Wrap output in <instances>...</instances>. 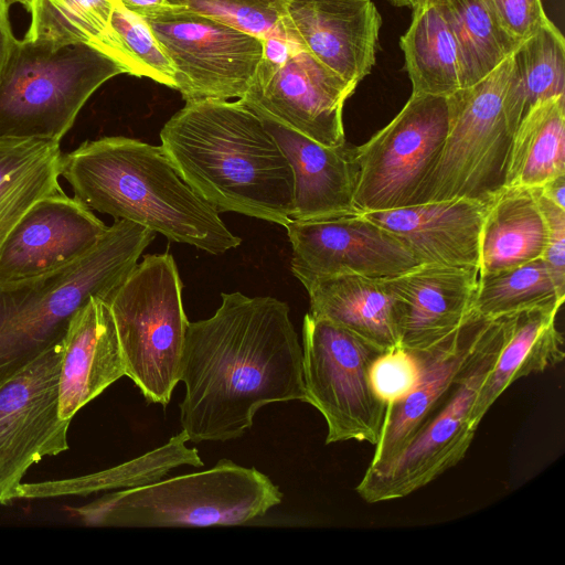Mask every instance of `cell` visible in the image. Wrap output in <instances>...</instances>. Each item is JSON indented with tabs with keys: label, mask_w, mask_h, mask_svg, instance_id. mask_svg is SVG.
Returning <instances> with one entry per match:
<instances>
[{
	"label": "cell",
	"mask_w": 565,
	"mask_h": 565,
	"mask_svg": "<svg viewBox=\"0 0 565 565\" xmlns=\"http://www.w3.org/2000/svg\"><path fill=\"white\" fill-rule=\"evenodd\" d=\"M221 296L212 317L189 322L181 358L180 423L193 443L236 439L263 406L306 398L288 305L270 296Z\"/></svg>",
	"instance_id": "obj_1"
},
{
	"label": "cell",
	"mask_w": 565,
	"mask_h": 565,
	"mask_svg": "<svg viewBox=\"0 0 565 565\" xmlns=\"http://www.w3.org/2000/svg\"><path fill=\"white\" fill-rule=\"evenodd\" d=\"M183 180L217 213L236 212L285 226L292 171L258 115L244 102H185L160 131Z\"/></svg>",
	"instance_id": "obj_2"
},
{
	"label": "cell",
	"mask_w": 565,
	"mask_h": 565,
	"mask_svg": "<svg viewBox=\"0 0 565 565\" xmlns=\"http://www.w3.org/2000/svg\"><path fill=\"white\" fill-rule=\"evenodd\" d=\"M61 177L89 210L170 241L214 255L242 243L183 180L161 146L122 136L87 140L62 157Z\"/></svg>",
	"instance_id": "obj_3"
},
{
	"label": "cell",
	"mask_w": 565,
	"mask_h": 565,
	"mask_svg": "<svg viewBox=\"0 0 565 565\" xmlns=\"http://www.w3.org/2000/svg\"><path fill=\"white\" fill-rule=\"evenodd\" d=\"M156 233L115 220L81 257L41 275L0 284V386L62 340L92 298L107 300L138 263Z\"/></svg>",
	"instance_id": "obj_4"
},
{
	"label": "cell",
	"mask_w": 565,
	"mask_h": 565,
	"mask_svg": "<svg viewBox=\"0 0 565 565\" xmlns=\"http://www.w3.org/2000/svg\"><path fill=\"white\" fill-rule=\"evenodd\" d=\"M513 53L479 82L446 97L447 136L412 205L488 202L504 186L512 139L524 115Z\"/></svg>",
	"instance_id": "obj_5"
},
{
	"label": "cell",
	"mask_w": 565,
	"mask_h": 565,
	"mask_svg": "<svg viewBox=\"0 0 565 565\" xmlns=\"http://www.w3.org/2000/svg\"><path fill=\"white\" fill-rule=\"evenodd\" d=\"M281 500L282 492L268 476L221 459L203 471L106 493L75 512L94 526L242 525Z\"/></svg>",
	"instance_id": "obj_6"
},
{
	"label": "cell",
	"mask_w": 565,
	"mask_h": 565,
	"mask_svg": "<svg viewBox=\"0 0 565 565\" xmlns=\"http://www.w3.org/2000/svg\"><path fill=\"white\" fill-rule=\"evenodd\" d=\"M120 74L127 70L90 43L17 39L0 77V139L61 142L89 97Z\"/></svg>",
	"instance_id": "obj_7"
},
{
	"label": "cell",
	"mask_w": 565,
	"mask_h": 565,
	"mask_svg": "<svg viewBox=\"0 0 565 565\" xmlns=\"http://www.w3.org/2000/svg\"><path fill=\"white\" fill-rule=\"evenodd\" d=\"M126 375L149 403L168 405L180 382L189 321L174 258L146 255L108 297Z\"/></svg>",
	"instance_id": "obj_8"
},
{
	"label": "cell",
	"mask_w": 565,
	"mask_h": 565,
	"mask_svg": "<svg viewBox=\"0 0 565 565\" xmlns=\"http://www.w3.org/2000/svg\"><path fill=\"white\" fill-rule=\"evenodd\" d=\"M512 326V315L489 319L480 344L446 399L411 443L391 461L367 466L355 491L369 503L409 495L427 486L467 454L478 425L472 409Z\"/></svg>",
	"instance_id": "obj_9"
},
{
	"label": "cell",
	"mask_w": 565,
	"mask_h": 565,
	"mask_svg": "<svg viewBox=\"0 0 565 565\" xmlns=\"http://www.w3.org/2000/svg\"><path fill=\"white\" fill-rule=\"evenodd\" d=\"M301 347L305 402L326 420V445L356 440L375 446L387 404L374 393L369 372L385 351L309 312Z\"/></svg>",
	"instance_id": "obj_10"
},
{
	"label": "cell",
	"mask_w": 565,
	"mask_h": 565,
	"mask_svg": "<svg viewBox=\"0 0 565 565\" xmlns=\"http://www.w3.org/2000/svg\"><path fill=\"white\" fill-rule=\"evenodd\" d=\"M447 130V98L412 93L385 127L356 147L358 212L412 205L437 161Z\"/></svg>",
	"instance_id": "obj_11"
},
{
	"label": "cell",
	"mask_w": 565,
	"mask_h": 565,
	"mask_svg": "<svg viewBox=\"0 0 565 565\" xmlns=\"http://www.w3.org/2000/svg\"><path fill=\"white\" fill-rule=\"evenodd\" d=\"M143 19L172 62L185 102L247 94L263 57V39L172 6Z\"/></svg>",
	"instance_id": "obj_12"
},
{
	"label": "cell",
	"mask_w": 565,
	"mask_h": 565,
	"mask_svg": "<svg viewBox=\"0 0 565 565\" xmlns=\"http://www.w3.org/2000/svg\"><path fill=\"white\" fill-rule=\"evenodd\" d=\"M64 339V338H63ZM63 339L0 386V503L14 501L30 467L68 449L58 408Z\"/></svg>",
	"instance_id": "obj_13"
},
{
	"label": "cell",
	"mask_w": 565,
	"mask_h": 565,
	"mask_svg": "<svg viewBox=\"0 0 565 565\" xmlns=\"http://www.w3.org/2000/svg\"><path fill=\"white\" fill-rule=\"evenodd\" d=\"M285 227L291 271L302 285L343 274L391 277L418 265L398 238L361 214L290 220Z\"/></svg>",
	"instance_id": "obj_14"
},
{
	"label": "cell",
	"mask_w": 565,
	"mask_h": 565,
	"mask_svg": "<svg viewBox=\"0 0 565 565\" xmlns=\"http://www.w3.org/2000/svg\"><path fill=\"white\" fill-rule=\"evenodd\" d=\"M355 88L298 47L281 64L260 61L241 99L319 143L339 146L347 142L344 103Z\"/></svg>",
	"instance_id": "obj_15"
},
{
	"label": "cell",
	"mask_w": 565,
	"mask_h": 565,
	"mask_svg": "<svg viewBox=\"0 0 565 565\" xmlns=\"http://www.w3.org/2000/svg\"><path fill=\"white\" fill-rule=\"evenodd\" d=\"M108 226L62 190L38 201L0 247V284L41 275L88 252Z\"/></svg>",
	"instance_id": "obj_16"
},
{
	"label": "cell",
	"mask_w": 565,
	"mask_h": 565,
	"mask_svg": "<svg viewBox=\"0 0 565 565\" xmlns=\"http://www.w3.org/2000/svg\"><path fill=\"white\" fill-rule=\"evenodd\" d=\"M290 38L350 85L374 64L382 18L371 0H286Z\"/></svg>",
	"instance_id": "obj_17"
},
{
	"label": "cell",
	"mask_w": 565,
	"mask_h": 565,
	"mask_svg": "<svg viewBox=\"0 0 565 565\" xmlns=\"http://www.w3.org/2000/svg\"><path fill=\"white\" fill-rule=\"evenodd\" d=\"M478 267L418 264L382 280L398 300L399 347L422 351L445 340L473 315Z\"/></svg>",
	"instance_id": "obj_18"
},
{
	"label": "cell",
	"mask_w": 565,
	"mask_h": 565,
	"mask_svg": "<svg viewBox=\"0 0 565 565\" xmlns=\"http://www.w3.org/2000/svg\"><path fill=\"white\" fill-rule=\"evenodd\" d=\"M244 103L258 115L290 164L294 179L291 220L360 214L354 206L359 178L356 147L348 142L324 146L262 108Z\"/></svg>",
	"instance_id": "obj_19"
},
{
	"label": "cell",
	"mask_w": 565,
	"mask_h": 565,
	"mask_svg": "<svg viewBox=\"0 0 565 565\" xmlns=\"http://www.w3.org/2000/svg\"><path fill=\"white\" fill-rule=\"evenodd\" d=\"M488 322L489 319L473 313L445 340L428 349L413 351L420 362L418 383L406 397L387 406L369 466L394 459L434 415L471 362Z\"/></svg>",
	"instance_id": "obj_20"
},
{
	"label": "cell",
	"mask_w": 565,
	"mask_h": 565,
	"mask_svg": "<svg viewBox=\"0 0 565 565\" xmlns=\"http://www.w3.org/2000/svg\"><path fill=\"white\" fill-rule=\"evenodd\" d=\"M490 201L440 200L361 215L398 238L418 264L479 268L481 231Z\"/></svg>",
	"instance_id": "obj_21"
},
{
	"label": "cell",
	"mask_w": 565,
	"mask_h": 565,
	"mask_svg": "<svg viewBox=\"0 0 565 565\" xmlns=\"http://www.w3.org/2000/svg\"><path fill=\"white\" fill-rule=\"evenodd\" d=\"M124 360L108 305L92 298L72 318L63 339L58 408L64 420L125 376Z\"/></svg>",
	"instance_id": "obj_22"
},
{
	"label": "cell",
	"mask_w": 565,
	"mask_h": 565,
	"mask_svg": "<svg viewBox=\"0 0 565 565\" xmlns=\"http://www.w3.org/2000/svg\"><path fill=\"white\" fill-rule=\"evenodd\" d=\"M309 313L350 331L388 351L399 347V307L382 278L343 274L316 278L303 285Z\"/></svg>",
	"instance_id": "obj_23"
},
{
	"label": "cell",
	"mask_w": 565,
	"mask_h": 565,
	"mask_svg": "<svg viewBox=\"0 0 565 565\" xmlns=\"http://www.w3.org/2000/svg\"><path fill=\"white\" fill-rule=\"evenodd\" d=\"M558 310L535 308L512 315L510 334L475 401L476 425L516 380L544 372L564 360V338L556 327Z\"/></svg>",
	"instance_id": "obj_24"
},
{
	"label": "cell",
	"mask_w": 565,
	"mask_h": 565,
	"mask_svg": "<svg viewBox=\"0 0 565 565\" xmlns=\"http://www.w3.org/2000/svg\"><path fill=\"white\" fill-rule=\"evenodd\" d=\"M546 239L535 189L503 186L490 201L483 220L479 275L543 258Z\"/></svg>",
	"instance_id": "obj_25"
},
{
	"label": "cell",
	"mask_w": 565,
	"mask_h": 565,
	"mask_svg": "<svg viewBox=\"0 0 565 565\" xmlns=\"http://www.w3.org/2000/svg\"><path fill=\"white\" fill-rule=\"evenodd\" d=\"M401 36L413 94L447 97L462 88L457 42L440 0H418Z\"/></svg>",
	"instance_id": "obj_26"
},
{
	"label": "cell",
	"mask_w": 565,
	"mask_h": 565,
	"mask_svg": "<svg viewBox=\"0 0 565 565\" xmlns=\"http://www.w3.org/2000/svg\"><path fill=\"white\" fill-rule=\"evenodd\" d=\"M62 152L51 139H0V247L41 199L61 191Z\"/></svg>",
	"instance_id": "obj_27"
},
{
	"label": "cell",
	"mask_w": 565,
	"mask_h": 565,
	"mask_svg": "<svg viewBox=\"0 0 565 565\" xmlns=\"http://www.w3.org/2000/svg\"><path fill=\"white\" fill-rule=\"evenodd\" d=\"M188 435L181 430L164 445L118 466L90 475L36 483L21 482L14 500L88 495L111 490L131 489L163 479L177 467H203L196 448L186 447Z\"/></svg>",
	"instance_id": "obj_28"
},
{
	"label": "cell",
	"mask_w": 565,
	"mask_h": 565,
	"mask_svg": "<svg viewBox=\"0 0 565 565\" xmlns=\"http://www.w3.org/2000/svg\"><path fill=\"white\" fill-rule=\"evenodd\" d=\"M565 174V95L532 105L512 139L504 186L540 188Z\"/></svg>",
	"instance_id": "obj_29"
},
{
	"label": "cell",
	"mask_w": 565,
	"mask_h": 565,
	"mask_svg": "<svg viewBox=\"0 0 565 565\" xmlns=\"http://www.w3.org/2000/svg\"><path fill=\"white\" fill-rule=\"evenodd\" d=\"M565 300L562 290L542 258L479 275L473 313L495 319L535 308H558Z\"/></svg>",
	"instance_id": "obj_30"
},
{
	"label": "cell",
	"mask_w": 565,
	"mask_h": 565,
	"mask_svg": "<svg viewBox=\"0 0 565 565\" xmlns=\"http://www.w3.org/2000/svg\"><path fill=\"white\" fill-rule=\"evenodd\" d=\"M454 32L462 88L493 71L519 46L497 24L482 0H440Z\"/></svg>",
	"instance_id": "obj_31"
},
{
	"label": "cell",
	"mask_w": 565,
	"mask_h": 565,
	"mask_svg": "<svg viewBox=\"0 0 565 565\" xmlns=\"http://www.w3.org/2000/svg\"><path fill=\"white\" fill-rule=\"evenodd\" d=\"M116 0H30L31 21L25 38L52 46L90 43L98 46L107 33Z\"/></svg>",
	"instance_id": "obj_32"
},
{
	"label": "cell",
	"mask_w": 565,
	"mask_h": 565,
	"mask_svg": "<svg viewBox=\"0 0 565 565\" xmlns=\"http://www.w3.org/2000/svg\"><path fill=\"white\" fill-rule=\"evenodd\" d=\"M119 62L127 74L148 77L177 89L175 70L146 20L114 4L105 38L97 46Z\"/></svg>",
	"instance_id": "obj_33"
},
{
	"label": "cell",
	"mask_w": 565,
	"mask_h": 565,
	"mask_svg": "<svg viewBox=\"0 0 565 565\" xmlns=\"http://www.w3.org/2000/svg\"><path fill=\"white\" fill-rule=\"evenodd\" d=\"M513 55L524 114L539 102L565 95V40L552 21L520 43Z\"/></svg>",
	"instance_id": "obj_34"
},
{
	"label": "cell",
	"mask_w": 565,
	"mask_h": 565,
	"mask_svg": "<svg viewBox=\"0 0 565 565\" xmlns=\"http://www.w3.org/2000/svg\"><path fill=\"white\" fill-rule=\"evenodd\" d=\"M167 1L172 7L210 17L260 39L279 36L292 40L286 25V0Z\"/></svg>",
	"instance_id": "obj_35"
},
{
	"label": "cell",
	"mask_w": 565,
	"mask_h": 565,
	"mask_svg": "<svg viewBox=\"0 0 565 565\" xmlns=\"http://www.w3.org/2000/svg\"><path fill=\"white\" fill-rule=\"evenodd\" d=\"M370 382L374 393L388 405L402 401L420 376L418 355L402 347L382 352L371 364Z\"/></svg>",
	"instance_id": "obj_36"
},
{
	"label": "cell",
	"mask_w": 565,
	"mask_h": 565,
	"mask_svg": "<svg viewBox=\"0 0 565 565\" xmlns=\"http://www.w3.org/2000/svg\"><path fill=\"white\" fill-rule=\"evenodd\" d=\"M500 29L518 45L551 22L541 0H482Z\"/></svg>",
	"instance_id": "obj_37"
},
{
	"label": "cell",
	"mask_w": 565,
	"mask_h": 565,
	"mask_svg": "<svg viewBox=\"0 0 565 565\" xmlns=\"http://www.w3.org/2000/svg\"><path fill=\"white\" fill-rule=\"evenodd\" d=\"M534 189L547 228L546 246L542 259L547 265L557 286L565 290V210L544 198L537 188Z\"/></svg>",
	"instance_id": "obj_38"
},
{
	"label": "cell",
	"mask_w": 565,
	"mask_h": 565,
	"mask_svg": "<svg viewBox=\"0 0 565 565\" xmlns=\"http://www.w3.org/2000/svg\"><path fill=\"white\" fill-rule=\"evenodd\" d=\"M9 8L4 0H0V77L17 41L9 20Z\"/></svg>",
	"instance_id": "obj_39"
},
{
	"label": "cell",
	"mask_w": 565,
	"mask_h": 565,
	"mask_svg": "<svg viewBox=\"0 0 565 565\" xmlns=\"http://www.w3.org/2000/svg\"><path fill=\"white\" fill-rule=\"evenodd\" d=\"M125 9L142 18L158 14L170 4L167 0H117Z\"/></svg>",
	"instance_id": "obj_40"
},
{
	"label": "cell",
	"mask_w": 565,
	"mask_h": 565,
	"mask_svg": "<svg viewBox=\"0 0 565 565\" xmlns=\"http://www.w3.org/2000/svg\"><path fill=\"white\" fill-rule=\"evenodd\" d=\"M537 189L544 198L565 210V174L551 179Z\"/></svg>",
	"instance_id": "obj_41"
},
{
	"label": "cell",
	"mask_w": 565,
	"mask_h": 565,
	"mask_svg": "<svg viewBox=\"0 0 565 565\" xmlns=\"http://www.w3.org/2000/svg\"><path fill=\"white\" fill-rule=\"evenodd\" d=\"M388 1L396 7H408L411 9L418 2V0H388Z\"/></svg>",
	"instance_id": "obj_42"
},
{
	"label": "cell",
	"mask_w": 565,
	"mask_h": 565,
	"mask_svg": "<svg viewBox=\"0 0 565 565\" xmlns=\"http://www.w3.org/2000/svg\"><path fill=\"white\" fill-rule=\"evenodd\" d=\"M6 2L11 7L12 4H21L25 9L28 8L30 0H6Z\"/></svg>",
	"instance_id": "obj_43"
},
{
	"label": "cell",
	"mask_w": 565,
	"mask_h": 565,
	"mask_svg": "<svg viewBox=\"0 0 565 565\" xmlns=\"http://www.w3.org/2000/svg\"><path fill=\"white\" fill-rule=\"evenodd\" d=\"M6 1V0H4Z\"/></svg>",
	"instance_id": "obj_44"
}]
</instances>
